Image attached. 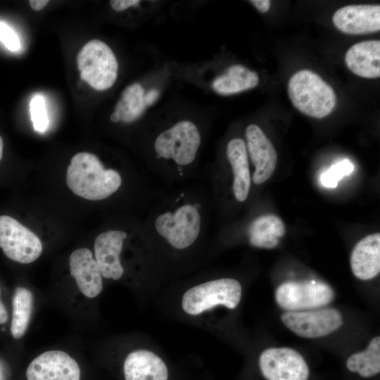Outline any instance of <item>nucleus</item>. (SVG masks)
Here are the masks:
<instances>
[{"mask_svg":"<svg viewBox=\"0 0 380 380\" xmlns=\"http://www.w3.org/2000/svg\"><path fill=\"white\" fill-rule=\"evenodd\" d=\"M4 141L2 137L0 136V161L3 156Z\"/></svg>","mask_w":380,"mask_h":380,"instance_id":"nucleus-34","label":"nucleus"},{"mask_svg":"<svg viewBox=\"0 0 380 380\" xmlns=\"http://www.w3.org/2000/svg\"><path fill=\"white\" fill-rule=\"evenodd\" d=\"M353 274L362 280L376 277L380 272V234L375 233L362 239L350 255Z\"/></svg>","mask_w":380,"mask_h":380,"instance_id":"nucleus-17","label":"nucleus"},{"mask_svg":"<svg viewBox=\"0 0 380 380\" xmlns=\"http://www.w3.org/2000/svg\"><path fill=\"white\" fill-rule=\"evenodd\" d=\"M281 319L294 334L308 338L329 335L343 324L341 313L334 308L288 311L281 316Z\"/></svg>","mask_w":380,"mask_h":380,"instance_id":"nucleus-10","label":"nucleus"},{"mask_svg":"<svg viewBox=\"0 0 380 380\" xmlns=\"http://www.w3.org/2000/svg\"><path fill=\"white\" fill-rule=\"evenodd\" d=\"M259 83L258 75L241 65H233L226 73L218 76L213 82V89L219 94L231 95L255 87Z\"/></svg>","mask_w":380,"mask_h":380,"instance_id":"nucleus-21","label":"nucleus"},{"mask_svg":"<svg viewBox=\"0 0 380 380\" xmlns=\"http://www.w3.org/2000/svg\"><path fill=\"white\" fill-rule=\"evenodd\" d=\"M250 2L260 12L266 13L270 8L271 1L269 0H252Z\"/></svg>","mask_w":380,"mask_h":380,"instance_id":"nucleus-30","label":"nucleus"},{"mask_svg":"<svg viewBox=\"0 0 380 380\" xmlns=\"http://www.w3.org/2000/svg\"><path fill=\"white\" fill-rule=\"evenodd\" d=\"M346 367L364 378L380 372V338L374 337L367 348L351 355L346 360Z\"/></svg>","mask_w":380,"mask_h":380,"instance_id":"nucleus-23","label":"nucleus"},{"mask_svg":"<svg viewBox=\"0 0 380 380\" xmlns=\"http://www.w3.org/2000/svg\"><path fill=\"white\" fill-rule=\"evenodd\" d=\"M140 3L139 0H112L110 1L111 7L116 11H122L129 7L137 6Z\"/></svg>","mask_w":380,"mask_h":380,"instance_id":"nucleus-28","label":"nucleus"},{"mask_svg":"<svg viewBox=\"0 0 380 380\" xmlns=\"http://www.w3.org/2000/svg\"><path fill=\"white\" fill-rule=\"evenodd\" d=\"M345 63L351 72L361 77H379L380 42L368 40L355 44L346 51Z\"/></svg>","mask_w":380,"mask_h":380,"instance_id":"nucleus-19","label":"nucleus"},{"mask_svg":"<svg viewBox=\"0 0 380 380\" xmlns=\"http://www.w3.org/2000/svg\"><path fill=\"white\" fill-rule=\"evenodd\" d=\"M110 119L113 122L115 123L120 122V115L115 111L110 115Z\"/></svg>","mask_w":380,"mask_h":380,"instance_id":"nucleus-33","label":"nucleus"},{"mask_svg":"<svg viewBox=\"0 0 380 380\" xmlns=\"http://www.w3.org/2000/svg\"><path fill=\"white\" fill-rule=\"evenodd\" d=\"M334 291L322 281H287L276 290L275 300L288 311H301L328 305L334 299Z\"/></svg>","mask_w":380,"mask_h":380,"instance_id":"nucleus-8","label":"nucleus"},{"mask_svg":"<svg viewBox=\"0 0 380 380\" xmlns=\"http://www.w3.org/2000/svg\"><path fill=\"white\" fill-rule=\"evenodd\" d=\"M353 170V164L348 159L343 160L323 172L320 176V182L325 187L335 188L343 177L350 175Z\"/></svg>","mask_w":380,"mask_h":380,"instance_id":"nucleus-25","label":"nucleus"},{"mask_svg":"<svg viewBox=\"0 0 380 380\" xmlns=\"http://www.w3.org/2000/svg\"><path fill=\"white\" fill-rule=\"evenodd\" d=\"M33 307V295L28 289L18 286L12 298L11 332L14 338H21L29 326Z\"/></svg>","mask_w":380,"mask_h":380,"instance_id":"nucleus-22","label":"nucleus"},{"mask_svg":"<svg viewBox=\"0 0 380 380\" xmlns=\"http://www.w3.org/2000/svg\"><path fill=\"white\" fill-rule=\"evenodd\" d=\"M202 143L199 128L184 120L159 132L153 141L152 172L167 184H182L196 176Z\"/></svg>","mask_w":380,"mask_h":380,"instance_id":"nucleus-2","label":"nucleus"},{"mask_svg":"<svg viewBox=\"0 0 380 380\" xmlns=\"http://www.w3.org/2000/svg\"><path fill=\"white\" fill-rule=\"evenodd\" d=\"M0 293H1V290H0ZM8 312L0 298V324H3L6 323L8 320Z\"/></svg>","mask_w":380,"mask_h":380,"instance_id":"nucleus-32","label":"nucleus"},{"mask_svg":"<svg viewBox=\"0 0 380 380\" xmlns=\"http://www.w3.org/2000/svg\"><path fill=\"white\" fill-rule=\"evenodd\" d=\"M286 232L283 221L277 215L267 214L253 219L246 227V234L253 246L273 248Z\"/></svg>","mask_w":380,"mask_h":380,"instance_id":"nucleus-20","label":"nucleus"},{"mask_svg":"<svg viewBox=\"0 0 380 380\" xmlns=\"http://www.w3.org/2000/svg\"><path fill=\"white\" fill-rule=\"evenodd\" d=\"M30 118L36 131L41 133L46 131L49 118L44 99L40 95H36L30 101Z\"/></svg>","mask_w":380,"mask_h":380,"instance_id":"nucleus-26","label":"nucleus"},{"mask_svg":"<svg viewBox=\"0 0 380 380\" xmlns=\"http://www.w3.org/2000/svg\"><path fill=\"white\" fill-rule=\"evenodd\" d=\"M160 92L156 89H152L149 90L144 95V102L147 106L153 105L158 99Z\"/></svg>","mask_w":380,"mask_h":380,"instance_id":"nucleus-29","label":"nucleus"},{"mask_svg":"<svg viewBox=\"0 0 380 380\" xmlns=\"http://www.w3.org/2000/svg\"><path fill=\"white\" fill-rule=\"evenodd\" d=\"M27 380H80L77 362L61 350L44 352L29 365Z\"/></svg>","mask_w":380,"mask_h":380,"instance_id":"nucleus-11","label":"nucleus"},{"mask_svg":"<svg viewBox=\"0 0 380 380\" xmlns=\"http://www.w3.org/2000/svg\"><path fill=\"white\" fill-rule=\"evenodd\" d=\"M241 285L232 278L210 280L187 290L182 298V308L191 315H197L216 305L236 308L241 297Z\"/></svg>","mask_w":380,"mask_h":380,"instance_id":"nucleus-6","label":"nucleus"},{"mask_svg":"<svg viewBox=\"0 0 380 380\" xmlns=\"http://www.w3.org/2000/svg\"><path fill=\"white\" fill-rule=\"evenodd\" d=\"M128 232L122 228L107 229L100 233L94 241V258L103 277L118 280L125 268L120 260L124 241Z\"/></svg>","mask_w":380,"mask_h":380,"instance_id":"nucleus-12","label":"nucleus"},{"mask_svg":"<svg viewBox=\"0 0 380 380\" xmlns=\"http://www.w3.org/2000/svg\"><path fill=\"white\" fill-rule=\"evenodd\" d=\"M332 21L341 32L348 34H362L380 30V5H349L338 9Z\"/></svg>","mask_w":380,"mask_h":380,"instance_id":"nucleus-14","label":"nucleus"},{"mask_svg":"<svg viewBox=\"0 0 380 380\" xmlns=\"http://www.w3.org/2000/svg\"><path fill=\"white\" fill-rule=\"evenodd\" d=\"M0 248L11 260L28 264L42 254L39 238L15 218L0 216Z\"/></svg>","mask_w":380,"mask_h":380,"instance_id":"nucleus-7","label":"nucleus"},{"mask_svg":"<svg viewBox=\"0 0 380 380\" xmlns=\"http://www.w3.org/2000/svg\"><path fill=\"white\" fill-rule=\"evenodd\" d=\"M125 380H167L168 372L163 360L154 353L137 350L126 357L124 366Z\"/></svg>","mask_w":380,"mask_h":380,"instance_id":"nucleus-18","label":"nucleus"},{"mask_svg":"<svg viewBox=\"0 0 380 380\" xmlns=\"http://www.w3.org/2000/svg\"><path fill=\"white\" fill-rule=\"evenodd\" d=\"M80 77L92 88L103 91L116 81L118 63L111 49L103 41L88 42L77 56Z\"/></svg>","mask_w":380,"mask_h":380,"instance_id":"nucleus-5","label":"nucleus"},{"mask_svg":"<svg viewBox=\"0 0 380 380\" xmlns=\"http://www.w3.org/2000/svg\"><path fill=\"white\" fill-rule=\"evenodd\" d=\"M248 156L255 167L252 181L255 184L266 182L272 175L277 165L276 150L262 129L255 124L246 129Z\"/></svg>","mask_w":380,"mask_h":380,"instance_id":"nucleus-13","label":"nucleus"},{"mask_svg":"<svg viewBox=\"0 0 380 380\" xmlns=\"http://www.w3.org/2000/svg\"><path fill=\"white\" fill-rule=\"evenodd\" d=\"M70 272L83 295L95 298L102 291V274L92 252L87 248L75 250L69 258Z\"/></svg>","mask_w":380,"mask_h":380,"instance_id":"nucleus-15","label":"nucleus"},{"mask_svg":"<svg viewBox=\"0 0 380 380\" xmlns=\"http://www.w3.org/2000/svg\"><path fill=\"white\" fill-rule=\"evenodd\" d=\"M213 207L208 186H189L160 195L142 224L146 242L177 252L190 250L206 236Z\"/></svg>","mask_w":380,"mask_h":380,"instance_id":"nucleus-1","label":"nucleus"},{"mask_svg":"<svg viewBox=\"0 0 380 380\" xmlns=\"http://www.w3.org/2000/svg\"><path fill=\"white\" fill-rule=\"evenodd\" d=\"M49 2L47 0H31L29 1L30 7L34 11H41L43 9Z\"/></svg>","mask_w":380,"mask_h":380,"instance_id":"nucleus-31","label":"nucleus"},{"mask_svg":"<svg viewBox=\"0 0 380 380\" xmlns=\"http://www.w3.org/2000/svg\"><path fill=\"white\" fill-rule=\"evenodd\" d=\"M66 183L80 197L89 201H103L121 189L123 177L118 170L106 167L95 154L80 152L70 160Z\"/></svg>","mask_w":380,"mask_h":380,"instance_id":"nucleus-3","label":"nucleus"},{"mask_svg":"<svg viewBox=\"0 0 380 380\" xmlns=\"http://www.w3.org/2000/svg\"><path fill=\"white\" fill-rule=\"evenodd\" d=\"M261 373L267 380H308L310 369L303 357L290 348H270L259 357Z\"/></svg>","mask_w":380,"mask_h":380,"instance_id":"nucleus-9","label":"nucleus"},{"mask_svg":"<svg viewBox=\"0 0 380 380\" xmlns=\"http://www.w3.org/2000/svg\"><path fill=\"white\" fill-rule=\"evenodd\" d=\"M144 95V89L139 83H134L124 89L114 110L120 115V122L132 123L141 116L146 108Z\"/></svg>","mask_w":380,"mask_h":380,"instance_id":"nucleus-24","label":"nucleus"},{"mask_svg":"<svg viewBox=\"0 0 380 380\" xmlns=\"http://www.w3.org/2000/svg\"><path fill=\"white\" fill-rule=\"evenodd\" d=\"M226 158L234 176L232 196L236 202L243 203L249 196L252 180L244 140L230 139L226 146Z\"/></svg>","mask_w":380,"mask_h":380,"instance_id":"nucleus-16","label":"nucleus"},{"mask_svg":"<svg viewBox=\"0 0 380 380\" xmlns=\"http://www.w3.org/2000/svg\"><path fill=\"white\" fill-rule=\"evenodd\" d=\"M0 41L11 51L20 48L19 39L15 32L6 24L0 22Z\"/></svg>","mask_w":380,"mask_h":380,"instance_id":"nucleus-27","label":"nucleus"},{"mask_svg":"<svg viewBox=\"0 0 380 380\" xmlns=\"http://www.w3.org/2000/svg\"><path fill=\"white\" fill-rule=\"evenodd\" d=\"M288 94L296 109L318 119L329 115L337 101L333 88L310 70H299L291 77Z\"/></svg>","mask_w":380,"mask_h":380,"instance_id":"nucleus-4","label":"nucleus"}]
</instances>
